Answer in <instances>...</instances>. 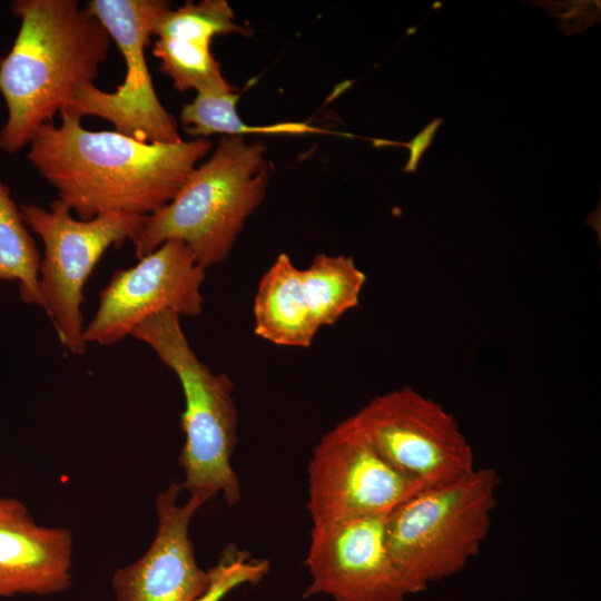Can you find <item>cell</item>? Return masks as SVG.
Masks as SVG:
<instances>
[{
  "label": "cell",
  "instance_id": "cell-1",
  "mask_svg": "<svg viewBox=\"0 0 601 601\" xmlns=\"http://www.w3.org/2000/svg\"><path fill=\"white\" fill-rule=\"evenodd\" d=\"M29 144L27 158L80 219L105 213L149 216L181 189L211 150L207 138L146 142L114 131H91L61 110Z\"/></svg>",
  "mask_w": 601,
  "mask_h": 601
},
{
  "label": "cell",
  "instance_id": "cell-2",
  "mask_svg": "<svg viewBox=\"0 0 601 601\" xmlns=\"http://www.w3.org/2000/svg\"><path fill=\"white\" fill-rule=\"evenodd\" d=\"M20 28L0 59V92L8 119L0 149L16 152L66 109L78 88L93 82L107 60L111 38L76 0H16Z\"/></svg>",
  "mask_w": 601,
  "mask_h": 601
},
{
  "label": "cell",
  "instance_id": "cell-3",
  "mask_svg": "<svg viewBox=\"0 0 601 601\" xmlns=\"http://www.w3.org/2000/svg\"><path fill=\"white\" fill-rule=\"evenodd\" d=\"M260 142L224 136L177 195L146 217L131 239L139 259L169 239L183 240L205 269L230 254L246 219L266 196L268 164Z\"/></svg>",
  "mask_w": 601,
  "mask_h": 601
},
{
  "label": "cell",
  "instance_id": "cell-4",
  "mask_svg": "<svg viewBox=\"0 0 601 601\" xmlns=\"http://www.w3.org/2000/svg\"><path fill=\"white\" fill-rule=\"evenodd\" d=\"M131 336L152 348L183 388L181 489L204 504L221 494L235 506L242 500V485L231 465L238 421L231 380L214 373L198 358L183 332L180 316L171 311L148 317Z\"/></svg>",
  "mask_w": 601,
  "mask_h": 601
},
{
  "label": "cell",
  "instance_id": "cell-5",
  "mask_svg": "<svg viewBox=\"0 0 601 601\" xmlns=\"http://www.w3.org/2000/svg\"><path fill=\"white\" fill-rule=\"evenodd\" d=\"M500 475L475 467L422 490L388 513L386 544L411 594L461 572L486 539Z\"/></svg>",
  "mask_w": 601,
  "mask_h": 601
},
{
  "label": "cell",
  "instance_id": "cell-6",
  "mask_svg": "<svg viewBox=\"0 0 601 601\" xmlns=\"http://www.w3.org/2000/svg\"><path fill=\"white\" fill-rule=\"evenodd\" d=\"M23 223L43 243L39 267V290L43 308L65 349L83 354L81 304L85 285L106 250L132 239L147 216L105 213L91 219L73 218L58 199L50 209L22 205Z\"/></svg>",
  "mask_w": 601,
  "mask_h": 601
},
{
  "label": "cell",
  "instance_id": "cell-7",
  "mask_svg": "<svg viewBox=\"0 0 601 601\" xmlns=\"http://www.w3.org/2000/svg\"><path fill=\"white\" fill-rule=\"evenodd\" d=\"M96 17L116 42L126 62L124 82L106 92L93 82L78 88L71 114L97 116L116 131L146 142H178L183 139L175 118L161 105L151 80L145 50L157 20L170 8L162 0H91L85 8Z\"/></svg>",
  "mask_w": 601,
  "mask_h": 601
},
{
  "label": "cell",
  "instance_id": "cell-8",
  "mask_svg": "<svg viewBox=\"0 0 601 601\" xmlns=\"http://www.w3.org/2000/svg\"><path fill=\"white\" fill-rule=\"evenodd\" d=\"M352 417L388 463L426 487L475 469L473 449L455 417L412 387L376 396Z\"/></svg>",
  "mask_w": 601,
  "mask_h": 601
},
{
  "label": "cell",
  "instance_id": "cell-9",
  "mask_svg": "<svg viewBox=\"0 0 601 601\" xmlns=\"http://www.w3.org/2000/svg\"><path fill=\"white\" fill-rule=\"evenodd\" d=\"M307 474L313 526L388 513L428 489L388 463L352 415L321 437Z\"/></svg>",
  "mask_w": 601,
  "mask_h": 601
},
{
  "label": "cell",
  "instance_id": "cell-10",
  "mask_svg": "<svg viewBox=\"0 0 601 601\" xmlns=\"http://www.w3.org/2000/svg\"><path fill=\"white\" fill-rule=\"evenodd\" d=\"M205 268L190 248L169 239L139 258L130 268L114 273L100 292L97 311L85 326L87 344L114 345L148 317L171 311L196 317L203 311Z\"/></svg>",
  "mask_w": 601,
  "mask_h": 601
},
{
  "label": "cell",
  "instance_id": "cell-11",
  "mask_svg": "<svg viewBox=\"0 0 601 601\" xmlns=\"http://www.w3.org/2000/svg\"><path fill=\"white\" fill-rule=\"evenodd\" d=\"M388 513L312 526L305 560L312 581L304 597L405 601L412 595L386 544Z\"/></svg>",
  "mask_w": 601,
  "mask_h": 601
},
{
  "label": "cell",
  "instance_id": "cell-12",
  "mask_svg": "<svg viewBox=\"0 0 601 601\" xmlns=\"http://www.w3.org/2000/svg\"><path fill=\"white\" fill-rule=\"evenodd\" d=\"M181 486L171 482L155 499L157 529L146 552L112 573L116 601H195L209 587L211 574L196 560L189 526L204 505L189 496L178 503Z\"/></svg>",
  "mask_w": 601,
  "mask_h": 601
},
{
  "label": "cell",
  "instance_id": "cell-13",
  "mask_svg": "<svg viewBox=\"0 0 601 601\" xmlns=\"http://www.w3.org/2000/svg\"><path fill=\"white\" fill-rule=\"evenodd\" d=\"M71 562L69 530L40 525L22 502L0 497V598L65 592Z\"/></svg>",
  "mask_w": 601,
  "mask_h": 601
},
{
  "label": "cell",
  "instance_id": "cell-14",
  "mask_svg": "<svg viewBox=\"0 0 601 601\" xmlns=\"http://www.w3.org/2000/svg\"><path fill=\"white\" fill-rule=\"evenodd\" d=\"M248 29L235 22V14L225 0L188 1L166 11L155 23L152 55L160 69L179 91L227 87L220 66L210 51L215 36L239 33Z\"/></svg>",
  "mask_w": 601,
  "mask_h": 601
},
{
  "label": "cell",
  "instance_id": "cell-15",
  "mask_svg": "<svg viewBox=\"0 0 601 601\" xmlns=\"http://www.w3.org/2000/svg\"><path fill=\"white\" fill-rule=\"evenodd\" d=\"M255 334L275 345L309 347L318 331L309 313L300 269L282 253L259 280L253 306Z\"/></svg>",
  "mask_w": 601,
  "mask_h": 601
},
{
  "label": "cell",
  "instance_id": "cell-16",
  "mask_svg": "<svg viewBox=\"0 0 601 601\" xmlns=\"http://www.w3.org/2000/svg\"><path fill=\"white\" fill-rule=\"evenodd\" d=\"M302 285L312 318L318 329L335 324L358 305L366 275L352 257L318 254L300 269Z\"/></svg>",
  "mask_w": 601,
  "mask_h": 601
},
{
  "label": "cell",
  "instance_id": "cell-17",
  "mask_svg": "<svg viewBox=\"0 0 601 601\" xmlns=\"http://www.w3.org/2000/svg\"><path fill=\"white\" fill-rule=\"evenodd\" d=\"M238 99L239 93L230 85L197 91L194 100L185 105L180 112V120L185 131L194 138H206L213 134L242 136L244 134L304 135L329 132L306 122L248 125L237 114L236 105Z\"/></svg>",
  "mask_w": 601,
  "mask_h": 601
},
{
  "label": "cell",
  "instance_id": "cell-18",
  "mask_svg": "<svg viewBox=\"0 0 601 601\" xmlns=\"http://www.w3.org/2000/svg\"><path fill=\"white\" fill-rule=\"evenodd\" d=\"M41 257L10 189L0 180V280L17 282L21 300L43 308L39 290Z\"/></svg>",
  "mask_w": 601,
  "mask_h": 601
},
{
  "label": "cell",
  "instance_id": "cell-19",
  "mask_svg": "<svg viewBox=\"0 0 601 601\" xmlns=\"http://www.w3.org/2000/svg\"><path fill=\"white\" fill-rule=\"evenodd\" d=\"M208 589L195 601H221L234 589L262 581L269 571V562L256 559L236 544H228L218 562L209 569Z\"/></svg>",
  "mask_w": 601,
  "mask_h": 601
},
{
  "label": "cell",
  "instance_id": "cell-20",
  "mask_svg": "<svg viewBox=\"0 0 601 601\" xmlns=\"http://www.w3.org/2000/svg\"><path fill=\"white\" fill-rule=\"evenodd\" d=\"M439 124H440V120L432 122L420 135H417L415 139L411 142L408 147L411 154H410V159L405 168L406 170L413 171L415 169L417 161L421 158V155L430 145V141L432 140L435 129L437 128Z\"/></svg>",
  "mask_w": 601,
  "mask_h": 601
}]
</instances>
